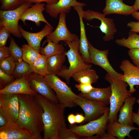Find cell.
Returning a JSON list of instances; mask_svg holds the SVG:
<instances>
[{
    "instance_id": "1",
    "label": "cell",
    "mask_w": 139,
    "mask_h": 139,
    "mask_svg": "<svg viewBox=\"0 0 139 139\" xmlns=\"http://www.w3.org/2000/svg\"><path fill=\"white\" fill-rule=\"evenodd\" d=\"M19 112L16 123L32 133L37 139H42L44 131L43 109L34 95L20 94Z\"/></svg>"
},
{
    "instance_id": "2",
    "label": "cell",
    "mask_w": 139,
    "mask_h": 139,
    "mask_svg": "<svg viewBox=\"0 0 139 139\" xmlns=\"http://www.w3.org/2000/svg\"><path fill=\"white\" fill-rule=\"evenodd\" d=\"M34 96L43 109V139H59L60 128L65 122V108L60 103L52 102L38 93Z\"/></svg>"
},
{
    "instance_id": "3",
    "label": "cell",
    "mask_w": 139,
    "mask_h": 139,
    "mask_svg": "<svg viewBox=\"0 0 139 139\" xmlns=\"http://www.w3.org/2000/svg\"><path fill=\"white\" fill-rule=\"evenodd\" d=\"M69 46L70 49L65 53L70 64L68 68L63 66L62 70L57 74L58 76L64 79L68 84L70 79L75 73L81 70L91 68L92 65L86 63L84 60L79 51V39L78 36L72 41H64Z\"/></svg>"
},
{
    "instance_id": "4",
    "label": "cell",
    "mask_w": 139,
    "mask_h": 139,
    "mask_svg": "<svg viewBox=\"0 0 139 139\" xmlns=\"http://www.w3.org/2000/svg\"><path fill=\"white\" fill-rule=\"evenodd\" d=\"M105 79L110 83L111 90L108 118V123H110L116 120L117 114L125 99L132 95L127 89V85L122 80L107 73Z\"/></svg>"
},
{
    "instance_id": "5",
    "label": "cell",
    "mask_w": 139,
    "mask_h": 139,
    "mask_svg": "<svg viewBox=\"0 0 139 139\" xmlns=\"http://www.w3.org/2000/svg\"><path fill=\"white\" fill-rule=\"evenodd\" d=\"M45 77L55 92L59 103L65 108H71L77 106L75 101L79 95L75 93L57 75L50 74Z\"/></svg>"
},
{
    "instance_id": "6",
    "label": "cell",
    "mask_w": 139,
    "mask_h": 139,
    "mask_svg": "<svg viewBox=\"0 0 139 139\" xmlns=\"http://www.w3.org/2000/svg\"><path fill=\"white\" fill-rule=\"evenodd\" d=\"M32 3L24 2L17 8L12 10L0 11V26L3 27L11 34L19 38L22 37L18 23L24 11L30 7Z\"/></svg>"
},
{
    "instance_id": "7",
    "label": "cell",
    "mask_w": 139,
    "mask_h": 139,
    "mask_svg": "<svg viewBox=\"0 0 139 139\" xmlns=\"http://www.w3.org/2000/svg\"><path fill=\"white\" fill-rule=\"evenodd\" d=\"M109 108L99 118L91 121L85 125L73 126L70 129L84 139L88 138L94 135H100L106 132L108 123V115Z\"/></svg>"
},
{
    "instance_id": "8",
    "label": "cell",
    "mask_w": 139,
    "mask_h": 139,
    "mask_svg": "<svg viewBox=\"0 0 139 139\" xmlns=\"http://www.w3.org/2000/svg\"><path fill=\"white\" fill-rule=\"evenodd\" d=\"M83 18L88 21L94 19L99 20L101 22L99 27L101 32L105 34L103 39L105 41L112 40L114 35L117 30L114 20L111 18L106 17L103 13L94 11L90 10L82 11Z\"/></svg>"
},
{
    "instance_id": "9",
    "label": "cell",
    "mask_w": 139,
    "mask_h": 139,
    "mask_svg": "<svg viewBox=\"0 0 139 139\" xmlns=\"http://www.w3.org/2000/svg\"><path fill=\"white\" fill-rule=\"evenodd\" d=\"M31 89L48 100L59 103L55 92L44 76L32 72L25 76Z\"/></svg>"
},
{
    "instance_id": "10",
    "label": "cell",
    "mask_w": 139,
    "mask_h": 139,
    "mask_svg": "<svg viewBox=\"0 0 139 139\" xmlns=\"http://www.w3.org/2000/svg\"><path fill=\"white\" fill-rule=\"evenodd\" d=\"M88 44L90 63L100 67L112 76L121 80L123 75L114 69L108 60L109 50H99L94 47L89 41Z\"/></svg>"
},
{
    "instance_id": "11",
    "label": "cell",
    "mask_w": 139,
    "mask_h": 139,
    "mask_svg": "<svg viewBox=\"0 0 139 139\" xmlns=\"http://www.w3.org/2000/svg\"><path fill=\"white\" fill-rule=\"evenodd\" d=\"M79 96L75 102L76 105L79 106L84 112L85 120L83 123L99 118L109 108L106 105L88 100Z\"/></svg>"
},
{
    "instance_id": "12",
    "label": "cell",
    "mask_w": 139,
    "mask_h": 139,
    "mask_svg": "<svg viewBox=\"0 0 139 139\" xmlns=\"http://www.w3.org/2000/svg\"><path fill=\"white\" fill-rule=\"evenodd\" d=\"M20 94H0V106L6 115L8 123L16 122L19 112Z\"/></svg>"
},
{
    "instance_id": "13",
    "label": "cell",
    "mask_w": 139,
    "mask_h": 139,
    "mask_svg": "<svg viewBox=\"0 0 139 139\" xmlns=\"http://www.w3.org/2000/svg\"><path fill=\"white\" fill-rule=\"evenodd\" d=\"M0 139H37L31 132L16 122L0 128Z\"/></svg>"
},
{
    "instance_id": "14",
    "label": "cell",
    "mask_w": 139,
    "mask_h": 139,
    "mask_svg": "<svg viewBox=\"0 0 139 139\" xmlns=\"http://www.w3.org/2000/svg\"><path fill=\"white\" fill-rule=\"evenodd\" d=\"M119 68L124 72L121 80L129 85V92L131 94L133 93L136 91L134 86L139 85V68L128 59L123 60Z\"/></svg>"
},
{
    "instance_id": "15",
    "label": "cell",
    "mask_w": 139,
    "mask_h": 139,
    "mask_svg": "<svg viewBox=\"0 0 139 139\" xmlns=\"http://www.w3.org/2000/svg\"><path fill=\"white\" fill-rule=\"evenodd\" d=\"M66 13H62L59 14V20L55 30L46 37L47 39L56 43L61 41H73L76 36L72 33L68 29L66 22Z\"/></svg>"
},
{
    "instance_id": "16",
    "label": "cell",
    "mask_w": 139,
    "mask_h": 139,
    "mask_svg": "<svg viewBox=\"0 0 139 139\" xmlns=\"http://www.w3.org/2000/svg\"><path fill=\"white\" fill-rule=\"evenodd\" d=\"M37 93L31 88L29 82L25 76L15 79L11 83L0 90V94H16L34 95Z\"/></svg>"
},
{
    "instance_id": "17",
    "label": "cell",
    "mask_w": 139,
    "mask_h": 139,
    "mask_svg": "<svg viewBox=\"0 0 139 139\" xmlns=\"http://www.w3.org/2000/svg\"><path fill=\"white\" fill-rule=\"evenodd\" d=\"M45 4L43 3H37L32 5L26 9L22 13L20 19L25 25V21H31L34 22L37 26L40 25L41 22L49 25H51L47 21L43 14L45 10Z\"/></svg>"
},
{
    "instance_id": "18",
    "label": "cell",
    "mask_w": 139,
    "mask_h": 139,
    "mask_svg": "<svg viewBox=\"0 0 139 139\" xmlns=\"http://www.w3.org/2000/svg\"><path fill=\"white\" fill-rule=\"evenodd\" d=\"M19 28L22 36L26 40L28 45L38 50L41 47L40 44L43 39L52 32L53 30L51 25L47 24L40 31L36 33L27 31L20 25H19Z\"/></svg>"
},
{
    "instance_id": "19",
    "label": "cell",
    "mask_w": 139,
    "mask_h": 139,
    "mask_svg": "<svg viewBox=\"0 0 139 139\" xmlns=\"http://www.w3.org/2000/svg\"><path fill=\"white\" fill-rule=\"evenodd\" d=\"M86 5L85 4L78 2L76 0H58L53 4H46L45 11L51 17L57 18L58 14L61 13H68L72 7L77 5L83 6Z\"/></svg>"
},
{
    "instance_id": "20",
    "label": "cell",
    "mask_w": 139,
    "mask_h": 139,
    "mask_svg": "<svg viewBox=\"0 0 139 139\" xmlns=\"http://www.w3.org/2000/svg\"><path fill=\"white\" fill-rule=\"evenodd\" d=\"M123 0H106V6L103 10L106 15L112 14L128 16L137 11L134 6L125 4Z\"/></svg>"
},
{
    "instance_id": "21",
    "label": "cell",
    "mask_w": 139,
    "mask_h": 139,
    "mask_svg": "<svg viewBox=\"0 0 139 139\" xmlns=\"http://www.w3.org/2000/svg\"><path fill=\"white\" fill-rule=\"evenodd\" d=\"M83 6L77 5L73 7L77 12L79 18L80 35L79 39V51L84 61L87 63H90L88 47V41L86 36L84 25L83 21L82 11Z\"/></svg>"
},
{
    "instance_id": "22",
    "label": "cell",
    "mask_w": 139,
    "mask_h": 139,
    "mask_svg": "<svg viewBox=\"0 0 139 139\" xmlns=\"http://www.w3.org/2000/svg\"><path fill=\"white\" fill-rule=\"evenodd\" d=\"M109 123L106 129L107 133L118 139H124L126 136L132 138L130 135V132L133 130H139L138 127L121 124L116 120Z\"/></svg>"
},
{
    "instance_id": "23",
    "label": "cell",
    "mask_w": 139,
    "mask_h": 139,
    "mask_svg": "<svg viewBox=\"0 0 139 139\" xmlns=\"http://www.w3.org/2000/svg\"><path fill=\"white\" fill-rule=\"evenodd\" d=\"M111 93L110 86L106 88H94L89 92L78 94L79 96L87 99L100 102L106 105H110Z\"/></svg>"
},
{
    "instance_id": "24",
    "label": "cell",
    "mask_w": 139,
    "mask_h": 139,
    "mask_svg": "<svg viewBox=\"0 0 139 139\" xmlns=\"http://www.w3.org/2000/svg\"><path fill=\"white\" fill-rule=\"evenodd\" d=\"M136 100V98L132 95L126 99L119 110L118 122L121 124L133 126L132 119L133 107Z\"/></svg>"
},
{
    "instance_id": "25",
    "label": "cell",
    "mask_w": 139,
    "mask_h": 139,
    "mask_svg": "<svg viewBox=\"0 0 139 139\" xmlns=\"http://www.w3.org/2000/svg\"><path fill=\"white\" fill-rule=\"evenodd\" d=\"M72 77L79 83L91 84L97 82L99 78L95 71L91 68L84 69L76 72Z\"/></svg>"
},
{
    "instance_id": "26",
    "label": "cell",
    "mask_w": 139,
    "mask_h": 139,
    "mask_svg": "<svg viewBox=\"0 0 139 139\" xmlns=\"http://www.w3.org/2000/svg\"><path fill=\"white\" fill-rule=\"evenodd\" d=\"M66 56L65 53L47 58L48 70L50 74L56 75L62 70L65 60Z\"/></svg>"
},
{
    "instance_id": "27",
    "label": "cell",
    "mask_w": 139,
    "mask_h": 139,
    "mask_svg": "<svg viewBox=\"0 0 139 139\" xmlns=\"http://www.w3.org/2000/svg\"><path fill=\"white\" fill-rule=\"evenodd\" d=\"M47 41V45L45 47H41L39 50L40 54L47 58L55 55L64 54L66 52L63 44L56 43L48 39Z\"/></svg>"
},
{
    "instance_id": "28",
    "label": "cell",
    "mask_w": 139,
    "mask_h": 139,
    "mask_svg": "<svg viewBox=\"0 0 139 139\" xmlns=\"http://www.w3.org/2000/svg\"><path fill=\"white\" fill-rule=\"evenodd\" d=\"M30 66L32 72L45 77L50 74L48 68L47 58L41 54Z\"/></svg>"
},
{
    "instance_id": "29",
    "label": "cell",
    "mask_w": 139,
    "mask_h": 139,
    "mask_svg": "<svg viewBox=\"0 0 139 139\" xmlns=\"http://www.w3.org/2000/svg\"><path fill=\"white\" fill-rule=\"evenodd\" d=\"M118 45L129 49H139V35L136 33L130 31L127 38L118 39L115 41Z\"/></svg>"
},
{
    "instance_id": "30",
    "label": "cell",
    "mask_w": 139,
    "mask_h": 139,
    "mask_svg": "<svg viewBox=\"0 0 139 139\" xmlns=\"http://www.w3.org/2000/svg\"><path fill=\"white\" fill-rule=\"evenodd\" d=\"M23 51V60L30 65L32 64L41 55L39 50L23 44L21 47Z\"/></svg>"
},
{
    "instance_id": "31",
    "label": "cell",
    "mask_w": 139,
    "mask_h": 139,
    "mask_svg": "<svg viewBox=\"0 0 139 139\" xmlns=\"http://www.w3.org/2000/svg\"><path fill=\"white\" fill-rule=\"evenodd\" d=\"M32 72L30 64L23 60L16 62L15 67L12 75L16 79L25 76Z\"/></svg>"
},
{
    "instance_id": "32",
    "label": "cell",
    "mask_w": 139,
    "mask_h": 139,
    "mask_svg": "<svg viewBox=\"0 0 139 139\" xmlns=\"http://www.w3.org/2000/svg\"><path fill=\"white\" fill-rule=\"evenodd\" d=\"M10 43L8 47L11 56L16 62L23 60V51L22 48L17 45L13 38L10 37Z\"/></svg>"
},
{
    "instance_id": "33",
    "label": "cell",
    "mask_w": 139,
    "mask_h": 139,
    "mask_svg": "<svg viewBox=\"0 0 139 139\" xmlns=\"http://www.w3.org/2000/svg\"><path fill=\"white\" fill-rule=\"evenodd\" d=\"M59 139H84V137L72 132L67 128L65 122L61 125L59 133Z\"/></svg>"
},
{
    "instance_id": "34",
    "label": "cell",
    "mask_w": 139,
    "mask_h": 139,
    "mask_svg": "<svg viewBox=\"0 0 139 139\" xmlns=\"http://www.w3.org/2000/svg\"><path fill=\"white\" fill-rule=\"evenodd\" d=\"M16 65V62L10 56L0 61V69L10 74L13 73Z\"/></svg>"
},
{
    "instance_id": "35",
    "label": "cell",
    "mask_w": 139,
    "mask_h": 139,
    "mask_svg": "<svg viewBox=\"0 0 139 139\" xmlns=\"http://www.w3.org/2000/svg\"><path fill=\"white\" fill-rule=\"evenodd\" d=\"M0 9L3 11L15 9L24 3L23 0H0Z\"/></svg>"
},
{
    "instance_id": "36",
    "label": "cell",
    "mask_w": 139,
    "mask_h": 139,
    "mask_svg": "<svg viewBox=\"0 0 139 139\" xmlns=\"http://www.w3.org/2000/svg\"><path fill=\"white\" fill-rule=\"evenodd\" d=\"M15 79L12 74H7L0 69V90L13 81Z\"/></svg>"
},
{
    "instance_id": "37",
    "label": "cell",
    "mask_w": 139,
    "mask_h": 139,
    "mask_svg": "<svg viewBox=\"0 0 139 139\" xmlns=\"http://www.w3.org/2000/svg\"><path fill=\"white\" fill-rule=\"evenodd\" d=\"M128 54L134 65L139 68V49H129Z\"/></svg>"
},
{
    "instance_id": "38",
    "label": "cell",
    "mask_w": 139,
    "mask_h": 139,
    "mask_svg": "<svg viewBox=\"0 0 139 139\" xmlns=\"http://www.w3.org/2000/svg\"><path fill=\"white\" fill-rule=\"evenodd\" d=\"M11 33L4 27L0 26V47L5 46Z\"/></svg>"
},
{
    "instance_id": "39",
    "label": "cell",
    "mask_w": 139,
    "mask_h": 139,
    "mask_svg": "<svg viewBox=\"0 0 139 139\" xmlns=\"http://www.w3.org/2000/svg\"><path fill=\"white\" fill-rule=\"evenodd\" d=\"M75 86L79 91L83 94L89 92L94 88L91 84L79 83L75 84Z\"/></svg>"
},
{
    "instance_id": "40",
    "label": "cell",
    "mask_w": 139,
    "mask_h": 139,
    "mask_svg": "<svg viewBox=\"0 0 139 139\" xmlns=\"http://www.w3.org/2000/svg\"><path fill=\"white\" fill-rule=\"evenodd\" d=\"M8 121L6 115L1 106H0V128L6 126Z\"/></svg>"
},
{
    "instance_id": "41",
    "label": "cell",
    "mask_w": 139,
    "mask_h": 139,
    "mask_svg": "<svg viewBox=\"0 0 139 139\" xmlns=\"http://www.w3.org/2000/svg\"><path fill=\"white\" fill-rule=\"evenodd\" d=\"M11 56L8 47L6 46L0 47V61Z\"/></svg>"
},
{
    "instance_id": "42",
    "label": "cell",
    "mask_w": 139,
    "mask_h": 139,
    "mask_svg": "<svg viewBox=\"0 0 139 139\" xmlns=\"http://www.w3.org/2000/svg\"><path fill=\"white\" fill-rule=\"evenodd\" d=\"M117 138L106 132L100 135H96L89 137L88 139H117Z\"/></svg>"
},
{
    "instance_id": "43",
    "label": "cell",
    "mask_w": 139,
    "mask_h": 139,
    "mask_svg": "<svg viewBox=\"0 0 139 139\" xmlns=\"http://www.w3.org/2000/svg\"><path fill=\"white\" fill-rule=\"evenodd\" d=\"M127 26L130 28V31L139 33V21L130 22L127 23Z\"/></svg>"
},
{
    "instance_id": "44",
    "label": "cell",
    "mask_w": 139,
    "mask_h": 139,
    "mask_svg": "<svg viewBox=\"0 0 139 139\" xmlns=\"http://www.w3.org/2000/svg\"><path fill=\"white\" fill-rule=\"evenodd\" d=\"M58 0H23L24 2H29L31 3H41L45 2L47 5H51L56 3Z\"/></svg>"
},
{
    "instance_id": "45",
    "label": "cell",
    "mask_w": 139,
    "mask_h": 139,
    "mask_svg": "<svg viewBox=\"0 0 139 139\" xmlns=\"http://www.w3.org/2000/svg\"><path fill=\"white\" fill-rule=\"evenodd\" d=\"M75 116L76 123L79 124L83 123L85 120V116L81 114L77 113Z\"/></svg>"
},
{
    "instance_id": "46",
    "label": "cell",
    "mask_w": 139,
    "mask_h": 139,
    "mask_svg": "<svg viewBox=\"0 0 139 139\" xmlns=\"http://www.w3.org/2000/svg\"><path fill=\"white\" fill-rule=\"evenodd\" d=\"M68 122L71 125H73L76 123L75 116L73 114H70L67 117Z\"/></svg>"
},
{
    "instance_id": "47",
    "label": "cell",
    "mask_w": 139,
    "mask_h": 139,
    "mask_svg": "<svg viewBox=\"0 0 139 139\" xmlns=\"http://www.w3.org/2000/svg\"><path fill=\"white\" fill-rule=\"evenodd\" d=\"M132 119L133 123L136 124L138 125L139 129V114L133 112Z\"/></svg>"
},
{
    "instance_id": "48",
    "label": "cell",
    "mask_w": 139,
    "mask_h": 139,
    "mask_svg": "<svg viewBox=\"0 0 139 139\" xmlns=\"http://www.w3.org/2000/svg\"><path fill=\"white\" fill-rule=\"evenodd\" d=\"M132 16L139 21V12L135 11L132 14Z\"/></svg>"
},
{
    "instance_id": "49",
    "label": "cell",
    "mask_w": 139,
    "mask_h": 139,
    "mask_svg": "<svg viewBox=\"0 0 139 139\" xmlns=\"http://www.w3.org/2000/svg\"><path fill=\"white\" fill-rule=\"evenodd\" d=\"M133 6L137 11L139 10V0H135Z\"/></svg>"
},
{
    "instance_id": "50",
    "label": "cell",
    "mask_w": 139,
    "mask_h": 139,
    "mask_svg": "<svg viewBox=\"0 0 139 139\" xmlns=\"http://www.w3.org/2000/svg\"><path fill=\"white\" fill-rule=\"evenodd\" d=\"M136 101L137 102V103L139 105V99H138ZM137 113L139 114V107L138 108V111H137Z\"/></svg>"
}]
</instances>
